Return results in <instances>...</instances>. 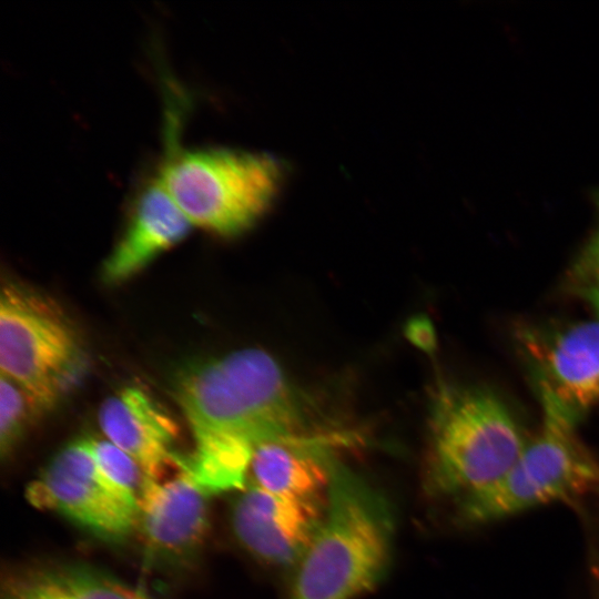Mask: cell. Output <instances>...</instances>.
<instances>
[{"label": "cell", "mask_w": 599, "mask_h": 599, "mask_svg": "<svg viewBox=\"0 0 599 599\" xmlns=\"http://www.w3.org/2000/svg\"><path fill=\"white\" fill-rule=\"evenodd\" d=\"M3 599H149L140 590L95 570L54 569L21 579Z\"/></svg>", "instance_id": "obj_14"}, {"label": "cell", "mask_w": 599, "mask_h": 599, "mask_svg": "<svg viewBox=\"0 0 599 599\" xmlns=\"http://www.w3.org/2000/svg\"><path fill=\"white\" fill-rule=\"evenodd\" d=\"M207 496L182 469L167 480L145 478L139 522L150 547L169 556L194 549L207 527Z\"/></svg>", "instance_id": "obj_12"}, {"label": "cell", "mask_w": 599, "mask_h": 599, "mask_svg": "<svg viewBox=\"0 0 599 599\" xmlns=\"http://www.w3.org/2000/svg\"><path fill=\"white\" fill-rule=\"evenodd\" d=\"M590 304L595 307L599 316V283L588 286L580 291Z\"/></svg>", "instance_id": "obj_19"}, {"label": "cell", "mask_w": 599, "mask_h": 599, "mask_svg": "<svg viewBox=\"0 0 599 599\" xmlns=\"http://www.w3.org/2000/svg\"><path fill=\"white\" fill-rule=\"evenodd\" d=\"M93 456L104 477L139 505L145 476L139 464L108 439L91 438Z\"/></svg>", "instance_id": "obj_16"}, {"label": "cell", "mask_w": 599, "mask_h": 599, "mask_svg": "<svg viewBox=\"0 0 599 599\" xmlns=\"http://www.w3.org/2000/svg\"><path fill=\"white\" fill-rule=\"evenodd\" d=\"M542 425L497 481L456 502L459 520L490 524L537 506L599 496V461L575 434L576 423L542 408Z\"/></svg>", "instance_id": "obj_5"}, {"label": "cell", "mask_w": 599, "mask_h": 599, "mask_svg": "<svg viewBox=\"0 0 599 599\" xmlns=\"http://www.w3.org/2000/svg\"><path fill=\"white\" fill-rule=\"evenodd\" d=\"M393 536L387 499L334 460L321 525L287 599H356L368 592L387 571Z\"/></svg>", "instance_id": "obj_2"}, {"label": "cell", "mask_w": 599, "mask_h": 599, "mask_svg": "<svg viewBox=\"0 0 599 599\" xmlns=\"http://www.w3.org/2000/svg\"><path fill=\"white\" fill-rule=\"evenodd\" d=\"M527 440L512 412L494 392L443 386L430 416L428 488L456 504L501 478Z\"/></svg>", "instance_id": "obj_4"}, {"label": "cell", "mask_w": 599, "mask_h": 599, "mask_svg": "<svg viewBox=\"0 0 599 599\" xmlns=\"http://www.w3.org/2000/svg\"><path fill=\"white\" fill-rule=\"evenodd\" d=\"M44 412L18 383L0 374V449L8 454Z\"/></svg>", "instance_id": "obj_15"}, {"label": "cell", "mask_w": 599, "mask_h": 599, "mask_svg": "<svg viewBox=\"0 0 599 599\" xmlns=\"http://www.w3.org/2000/svg\"><path fill=\"white\" fill-rule=\"evenodd\" d=\"M517 346L542 408L577 424L599 404V316L554 326L517 328Z\"/></svg>", "instance_id": "obj_7"}, {"label": "cell", "mask_w": 599, "mask_h": 599, "mask_svg": "<svg viewBox=\"0 0 599 599\" xmlns=\"http://www.w3.org/2000/svg\"><path fill=\"white\" fill-rule=\"evenodd\" d=\"M98 419L105 439L129 454L145 478L161 480L167 468L181 469L183 457L173 449L176 424L142 389L125 387L106 398Z\"/></svg>", "instance_id": "obj_10"}, {"label": "cell", "mask_w": 599, "mask_h": 599, "mask_svg": "<svg viewBox=\"0 0 599 599\" xmlns=\"http://www.w3.org/2000/svg\"><path fill=\"white\" fill-rule=\"evenodd\" d=\"M85 364L79 334L53 300L18 283L2 285V375L24 388L45 413L79 382Z\"/></svg>", "instance_id": "obj_6"}, {"label": "cell", "mask_w": 599, "mask_h": 599, "mask_svg": "<svg viewBox=\"0 0 599 599\" xmlns=\"http://www.w3.org/2000/svg\"><path fill=\"white\" fill-rule=\"evenodd\" d=\"M158 176L192 226L232 237L253 227L273 206L286 175L265 152L223 146L184 149L169 129Z\"/></svg>", "instance_id": "obj_3"}, {"label": "cell", "mask_w": 599, "mask_h": 599, "mask_svg": "<svg viewBox=\"0 0 599 599\" xmlns=\"http://www.w3.org/2000/svg\"><path fill=\"white\" fill-rule=\"evenodd\" d=\"M27 498L34 507L60 512L105 538H123L139 524V505L101 473L91 438L63 447L29 484Z\"/></svg>", "instance_id": "obj_8"}, {"label": "cell", "mask_w": 599, "mask_h": 599, "mask_svg": "<svg viewBox=\"0 0 599 599\" xmlns=\"http://www.w3.org/2000/svg\"><path fill=\"white\" fill-rule=\"evenodd\" d=\"M176 397L194 440L184 469L207 495L244 489L258 444L307 434L292 385L263 349L244 348L189 368Z\"/></svg>", "instance_id": "obj_1"}, {"label": "cell", "mask_w": 599, "mask_h": 599, "mask_svg": "<svg viewBox=\"0 0 599 599\" xmlns=\"http://www.w3.org/2000/svg\"><path fill=\"white\" fill-rule=\"evenodd\" d=\"M324 509L325 499H295L247 483L234 504L232 525L237 539L256 558L277 567H296Z\"/></svg>", "instance_id": "obj_9"}, {"label": "cell", "mask_w": 599, "mask_h": 599, "mask_svg": "<svg viewBox=\"0 0 599 599\" xmlns=\"http://www.w3.org/2000/svg\"><path fill=\"white\" fill-rule=\"evenodd\" d=\"M407 337L418 347L426 352L435 348V332L430 322L426 318H416L407 325Z\"/></svg>", "instance_id": "obj_18"}, {"label": "cell", "mask_w": 599, "mask_h": 599, "mask_svg": "<svg viewBox=\"0 0 599 599\" xmlns=\"http://www.w3.org/2000/svg\"><path fill=\"white\" fill-rule=\"evenodd\" d=\"M575 281L580 291L599 283V229L587 243L573 266Z\"/></svg>", "instance_id": "obj_17"}, {"label": "cell", "mask_w": 599, "mask_h": 599, "mask_svg": "<svg viewBox=\"0 0 599 599\" xmlns=\"http://www.w3.org/2000/svg\"><path fill=\"white\" fill-rule=\"evenodd\" d=\"M130 204L124 232L102 267L106 283L130 278L192 227L158 174L142 183Z\"/></svg>", "instance_id": "obj_11"}, {"label": "cell", "mask_w": 599, "mask_h": 599, "mask_svg": "<svg viewBox=\"0 0 599 599\" xmlns=\"http://www.w3.org/2000/svg\"><path fill=\"white\" fill-rule=\"evenodd\" d=\"M325 446L309 434L265 440L254 448L250 483L295 499H325L335 460Z\"/></svg>", "instance_id": "obj_13"}]
</instances>
